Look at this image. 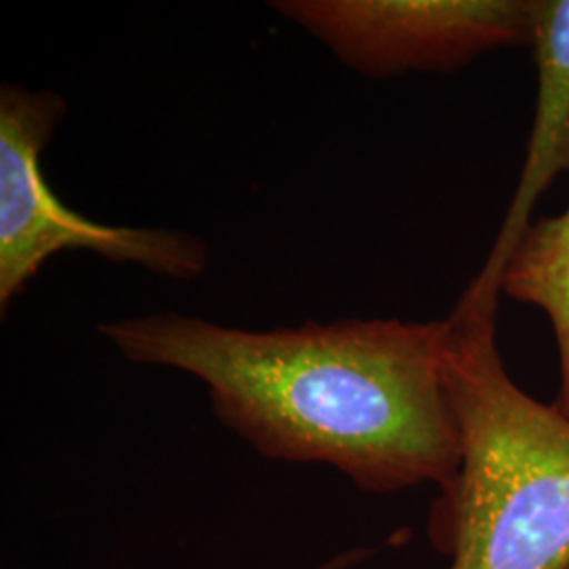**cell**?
<instances>
[{
	"mask_svg": "<svg viewBox=\"0 0 569 569\" xmlns=\"http://www.w3.org/2000/svg\"><path fill=\"white\" fill-rule=\"evenodd\" d=\"M498 306L467 289L446 319L460 465L439 488L428 536L449 569H569V416L510 380Z\"/></svg>",
	"mask_w": 569,
	"mask_h": 569,
	"instance_id": "cell-2",
	"label": "cell"
},
{
	"mask_svg": "<svg viewBox=\"0 0 569 569\" xmlns=\"http://www.w3.org/2000/svg\"><path fill=\"white\" fill-rule=\"evenodd\" d=\"M100 333L131 363L199 378L218 420L266 458L327 465L373 493L443 488L460 465L446 321L247 331L159 312Z\"/></svg>",
	"mask_w": 569,
	"mask_h": 569,
	"instance_id": "cell-1",
	"label": "cell"
},
{
	"mask_svg": "<svg viewBox=\"0 0 569 569\" xmlns=\"http://www.w3.org/2000/svg\"><path fill=\"white\" fill-rule=\"evenodd\" d=\"M56 91L0 89V310L13 305L61 251H91L117 264L192 281L209 266L207 244L182 230L98 224L66 207L42 173V150L66 117Z\"/></svg>",
	"mask_w": 569,
	"mask_h": 569,
	"instance_id": "cell-3",
	"label": "cell"
},
{
	"mask_svg": "<svg viewBox=\"0 0 569 569\" xmlns=\"http://www.w3.org/2000/svg\"><path fill=\"white\" fill-rule=\"evenodd\" d=\"M531 53L538 74L526 163L500 232L481 272L468 289L500 300L502 279L528 234L538 199L559 173L569 152V0H531Z\"/></svg>",
	"mask_w": 569,
	"mask_h": 569,
	"instance_id": "cell-5",
	"label": "cell"
},
{
	"mask_svg": "<svg viewBox=\"0 0 569 569\" xmlns=\"http://www.w3.org/2000/svg\"><path fill=\"white\" fill-rule=\"evenodd\" d=\"M293 21L369 79L451 74L531 42V0H277Z\"/></svg>",
	"mask_w": 569,
	"mask_h": 569,
	"instance_id": "cell-4",
	"label": "cell"
},
{
	"mask_svg": "<svg viewBox=\"0 0 569 569\" xmlns=\"http://www.w3.org/2000/svg\"><path fill=\"white\" fill-rule=\"evenodd\" d=\"M569 176V152L566 161ZM502 293L540 308L552 327L559 352V409L569 416V204L529 226L502 279Z\"/></svg>",
	"mask_w": 569,
	"mask_h": 569,
	"instance_id": "cell-6",
	"label": "cell"
},
{
	"mask_svg": "<svg viewBox=\"0 0 569 569\" xmlns=\"http://www.w3.org/2000/svg\"><path fill=\"white\" fill-rule=\"evenodd\" d=\"M371 555V549H350L331 557L326 563H321L319 568L315 569H350L355 568L357 563L366 561L367 557Z\"/></svg>",
	"mask_w": 569,
	"mask_h": 569,
	"instance_id": "cell-7",
	"label": "cell"
}]
</instances>
